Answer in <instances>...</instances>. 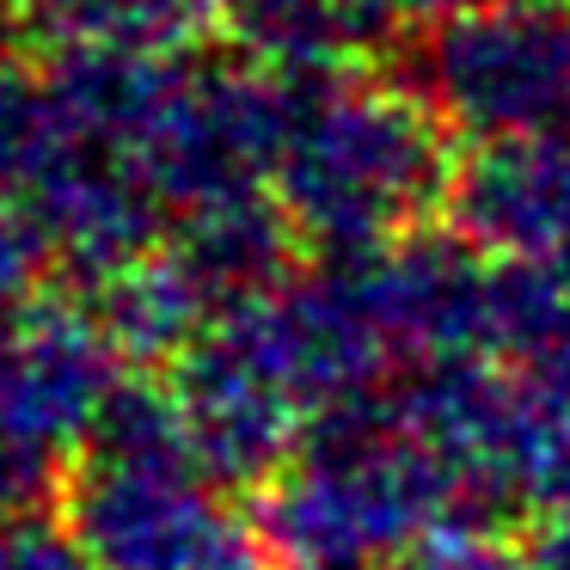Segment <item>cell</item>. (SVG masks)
Listing matches in <instances>:
<instances>
[{"instance_id":"obj_1","label":"cell","mask_w":570,"mask_h":570,"mask_svg":"<svg viewBox=\"0 0 570 570\" xmlns=\"http://www.w3.org/2000/svg\"><path fill=\"white\" fill-rule=\"evenodd\" d=\"M252 521V540L276 570H374L454 521L497 528L386 386L313 411L288 466L258 484Z\"/></svg>"},{"instance_id":"obj_2","label":"cell","mask_w":570,"mask_h":570,"mask_svg":"<svg viewBox=\"0 0 570 570\" xmlns=\"http://www.w3.org/2000/svg\"><path fill=\"white\" fill-rule=\"evenodd\" d=\"M448 129L405 80L332 75L295 87L271 197L320 258H362L448 203Z\"/></svg>"},{"instance_id":"obj_3","label":"cell","mask_w":570,"mask_h":570,"mask_svg":"<svg viewBox=\"0 0 570 570\" xmlns=\"http://www.w3.org/2000/svg\"><path fill=\"white\" fill-rule=\"evenodd\" d=\"M405 87L460 141H515L570 129V0H484L417 31Z\"/></svg>"},{"instance_id":"obj_4","label":"cell","mask_w":570,"mask_h":570,"mask_svg":"<svg viewBox=\"0 0 570 570\" xmlns=\"http://www.w3.org/2000/svg\"><path fill=\"white\" fill-rule=\"evenodd\" d=\"M295 117V87L258 75L239 56H173L136 124V166L166 209L271 190Z\"/></svg>"},{"instance_id":"obj_5","label":"cell","mask_w":570,"mask_h":570,"mask_svg":"<svg viewBox=\"0 0 570 570\" xmlns=\"http://www.w3.org/2000/svg\"><path fill=\"white\" fill-rule=\"evenodd\" d=\"M62 521L105 570H215L252 546L190 442H87L62 479Z\"/></svg>"},{"instance_id":"obj_6","label":"cell","mask_w":570,"mask_h":570,"mask_svg":"<svg viewBox=\"0 0 570 570\" xmlns=\"http://www.w3.org/2000/svg\"><path fill=\"white\" fill-rule=\"evenodd\" d=\"M13 197L31 209L50 258L62 271L87 276V283H99V276L124 271L129 258L160 246L166 203L136 166V154L80 129L62 111H56L50 141L31 160V173L19 178Z\"/></svg>"},{"instance_id":"obj_7","label":"cell","mask_w":570,"mask_h":570,"mask_svg":"<svg viewBox=\"0 0 570 570\" xmlns=\"http://www.w3.org/2000/svg\"><path fill=\"white\" fill-rule=\"evenodd\" d=\"M124 381V350L99 325L92 301L31 295L19 307H0V423L26 442L80 448Z\"/></svg>"},{"instance_id":"obj_8","label":"cell","mask_w":570,"mask_h":570,"mask_svg":"<svg viewBox=\"0 0 570 570\" xmlns=\"http://www.w3.org/2000/svg\"><path fill=\"white\" fill-rule=\"evenodd\" d=\"M381 325L393 362H442L484 356L491 337V271L497 258L479 252L460 227H411L393 246L344 258Z\"/></svg>"},{"instance_id":"obj_9","label":"cell","mask_w":570,"mask_h":570,"mask_svg":"<svg viewBox=\"0 0 570 570\" xmlns=\"http://www.w3.org/2000/svg\"><path fill=\"white\" fill-rule=\"evenodd\" d=\"M173 393L185 405V430H190V448H197L203 472L215 484H271L276 472L288 466V454L301 448V430H307V411L222 332L197 337L185 356L173 362Z\"/></svg>"},{"instance_id":"obj_10","label":"cell","mask_w":570,"mask_h":570,"mask_svg":"<svg viewBox=\"0 0 570 570\" xmlns=\"http://www.w3.org/2000/svg\"><path fill=\"white\" fill-rule=\"evenodd\" d=\"M442 215L491 258L570 264V129L479 141L454 160Z\"/></svg>"},{"instance_id":"obj_11","label":"cell","mask_w":570,"mask_h":570,"mask_svg":"<svg viewBox=\"0 0 570 570\" xmlns=\"http://www.w3.org/2000/svg\"><path fill=\"white\" fill-rule=\"evenodd\" d=\"M166 252L190 271V283L209 295V307L227 313L295 276L301 234L271 190H252V197H222V203H203V209H185Z\"/></svg>"},{"instance_id":"obj_12","label":"cell","mask_w":570,"mask_h":570,"mask_svg":"<svg viewBox=\"0 0 570 570\" xmlns=\"http://www.w3.org/2000/svg\"><path fill=\"white\" fill-rule=\"evenodd\" d=\"M215 38L258 75L283 87H313L350 75L381 43V31L362 19L356 0H222Z\"/></svg>"},{"instance_id":"obj_13","label":"cell","mask_w":570,"mask_h":570,"mask_svg":"<svg viewBox=\"0 0 570 570\" xmlns=\"http://www.w3.org/2000/svg\"><path fill=\"white\" fill-rule=\"evenodd\" d=\"M87 301L99 313V325L111 332V344L124 350V362H178L215 325L209 295L190 283V271L166 246L99 276Z\"/></svg>"},{"instance_id":"obj_14","label":"cell","mask_w":570,"mask_h":570,"mask_svg":"<svg viewBox=\"0 0 570 570\" xmlns=\"http://www.w3.org/2000/svg\"><path fill=\"white\" fill-rule=\"evenodd\" d=\"M26 19L56 50L173 62V56H190L215 31L222 0H31Z\"/></svg>"},{"instance_id":"obj_15","label":"cell","mask_w":570,"mask_h":570,"mask_svg":"<svg viewBox=\"0 0 570 570\" xmlns=\"http://www.w3.org/2000/svg\"><path fill=\"white\" fill-rule=\"evenodd\" d=\"M393 570H540V558H533V546H521L509 528L454 521V528H435L430 540H417Z\"/></svg>"},{"instance_id":"obj_16","label":"cell","mask_w":570,"mask_h":570,"mask_svg":"<svg viewBox=\"0 0 570 570\" xmlns=\"http://www.w3.org/2000/svg\"><path fill=\"white\" fill-rule=\"evenodd\" d=\"M50 497H62V472H56V454L26 435H13L0 423V533L19 528L26 515H43Z\"/></svg>"},{"instance_id":"obj_17","label":"cell","mask_w":570,"mask_h":570,"mask_svg":"<svg viewBox=\"0 0 570 570\" xmlns=\"http://www.w3.org/2000/svg\"><path fill=\"white\" fill-rule=\"evenodd\" d=\"M50 246H43L31 209L0 185V307H19V301L38 295V276L50 271Z\"/></svg>"},{"instance_id":"obj_18","label":"cell","mask_w":570,"mask_h":570,"mask_svg":"<svg viewBox=\"0 0 570 570\" xmlns=\"http://www.w3.org/2000/svg\"><path fill=\"white\" fill-rule=\"evenodd\" d=\"M0 570H105L62 515H26L0 533Z\"/></svg>"},{"instance_id":"obj_19","label":"cell","mask_w":570,"mask_h":570,"mask_svg":"<svg viewBox=\"0 0 570 570\" xmlns=\"http://www.w3.org/2000/svg\"><path fill=\"white\" fill-rule=\"evenodd\" d=\"M356 7H362V19H368V26L381 31V43H386V38H417V31L472 13V7H484V0H356Z\"/></svg>"},{"instance_id":"obj_20","label":"cell","mask_w":570,"mask_h":570,"mask_svg":"<svg viewBox=\"0 0 570 570\" xmlns=\"http://www.w3.org/2000/svg\"><path fill=\"white\" fill-rule=\"evenodd\" d=\"M528 546L540 558V570H570V515H546Z\"/></svg>"},{"instance_id":"obj_21","label":"cell","mask_w":570,"mask_h":570,"mask_svg":"<svg viewBox=\"0 0 570 570\" xmlns=\"http://www.w3.org/2000/svg\"><path fill=\"white\" fill-rule=\"evenodd\" d=\"M215 570H276V564H271V558L258 552V540H252V546H239L234 558H222V564H215Z\"/></svg>"},{"instance_id":"obj_22","label":"cell","mask_w":570,"mask_h":570,"mask_svg":"<svg viewBox=\"0 0 570 570\" xmlns=\"http://www.w3.org/2000/svg\"><path fill=\"white\" fill-rule=\"evenodd\" d=\"M0 7H19V13H26V7H31V0H0Z\"/></svg>"}]
</instances>
